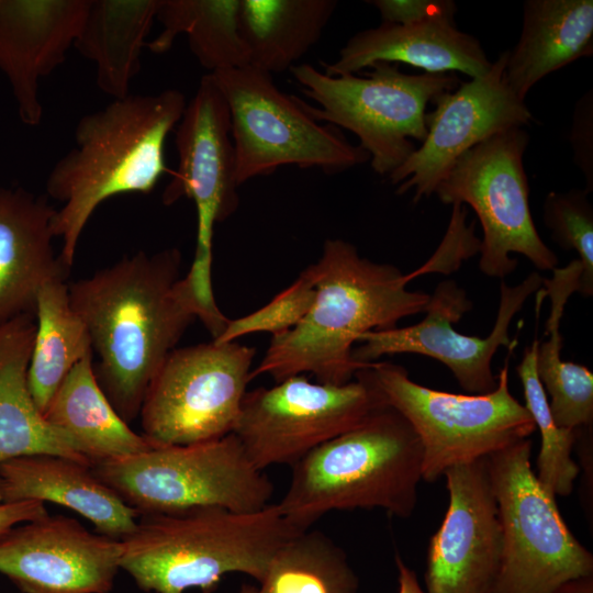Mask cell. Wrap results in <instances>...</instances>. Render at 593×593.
<instances>
[{
	"instance_id": "cell-1",
	"label": "cell",
	"mask_w": 593,
	"mask_h": 593,
	"mask_svg": "<svg viewBox=\"0 0 593 593\" xmlns=\"http://www.w3.org/2000/svg\"><path fill=\"white\" fill-rule=\"evenodd\" d=\"M177 248L139 251L68 286L97 362V380L127 424L189 325L203 313Z\"/></svg>"
},
{
	"instance_id": "cell-2",
	"label": "cell",
	"mask_w": 593,
	"mask_h": 593,
	"mask_svg": "<svg viewBox=\"0 0 593 593\" xmlns=\"http://www.w3.org/2000/svg\"><path fill=\"white\" fill-rule=\"evenodd\" d=\"M309 267L315 284L310 311L293 328L271 336L250 380L268 374L280 382L311 373L320 383H348L369 365L353 359L359 337L398 327L400 320L424 312L429 301L428 293L406 288L418 271L404 275L393 265L361 257L344 239L325 240L321 257Z\"/></svg>"
},
{
	"instance_id": "cell-3",
	"label": "cell",
	"mask_w": 593,
	"mask_h": 593,
	"mask_svg": "<svg viewBox=\"0 0 593 593\" xmlns=\"http://www.w3.org/2000/svg\"><path fill=\"white\" fill-rule=\"evenodd\" d=\"M187 103L175 89L128 94L79 120L76 146L54 165L46 180L47 197L63 203L56 210L53 232L61 238L59 259L67 268L102 202L118 194L149 193L163 175H170L166 139Z\"/></svg>"
},
{
	"instance_id": "cell-4",
	"label": "cell",
	"mask_w": 593,
	"mask_h": 593,
	"mask_svg": "<svg viewBox=\"0 0 593 593\" xmlns=\"http://www.w3.org/2000/svg\"><path fill=\"white\" fill-rule=\"evenodd\" d=\"M300 532L277 504L250 513L193 506L143 514L120 539V568L145 592L212 593L232 572L260 583L277 549Z\"/></svg>"
},
{
	"instance_id": "cell-5",
	"label": "cell",
	"mask_w": 593,
	"mask_h": 593,
	"mask_svg": "<svg viewBox=\"0 0 593 593\" xmlns=\"http://www.w3.org/2000/svg\"><path fill=\"white\" fill-rule=\"evenodd\" d=\"M291 468L290 485L277 505L298 530L332 511L382 508L407 518L423 480V448L410 423L385 405Z\"/></svg>"
},
{
	"instance_id": "cell-6",
	"label": "cell",
	"mask_w": 593,
	"mask_h": 593,
	"mask_svg": "<svg viewBox=\"0 0 593 593\" xmlns=\"http://www.w3.org/2000/svg\"><path fill=\"white\" fill-rule=\"evenodd\" d=\"M507 356L496 388L486 394L434 390L410 379L406 369L374 361L357 373L413 427L423 448V480L435 482L449 468L488 457L536 429L524 404L508 388Z\"/></svg>"
},
{
	"instance_id": "cell-7",
	"label": "cell",
	"mask_w": 593,
	"mask_h": 593,
	"mask_svg": "<svg viewBox=\"0 0 593 593\" xmlns=\"http://www.w3.org/2000/svg\"><path fill=\"white\" fill-rule=\"evenodd\" d=\"M94 474L139 515L219 506L239 513L262 510L271 480L248 459L238 438L158 445L91 465Z\"/></svg>"
},
{
	"instance_id": "cell-8",
	"label": "cell",
	"mask_w": 593,
	"mask_h": 593,
	"mask_svg": "<svg viewBox=\"0 0 593 593\" xmlns=\"http://www.w3.org/2000/svg\"><path fill=\"white\" fill-rule=\"evenodd\" d=\"M371 68L365 77L329 76L310 64L290 70L302 92L320 105L302 101L304 110L317 122L353 132L374 172L389 176L415 150L411 138L426 137L427 104L461 80L455 72L405 74L394 63Z\"/></svg>"
},
{
	"instance_id": "cell-9",
	"label": "cell",
	"mask_w": 593,
	"mask_h": 593,
	"mask_svg": "<svg viewBox=\"0 0 593 593\" xmlns=\"http://www.w3.org/2000/svg\"><path fill=\"white\" fill-rule=\"evenodd\" d=\"M529 438L489 458L503 533L502 559L490 593H553L593 575L592 553L573 536L533 471Z\"/></svg>"
},
{
	"instance_id": "cell-10",
	"label": "cell",
	"mask_w": 593,
	"mask_h": 593,
	"mask_svg": "<svg viewBox=\"0 0 593 593\" xmlns=\"http://www.w3.org/2000/svg\"><path fill=\"white\" fill-rule=\"evenodd\" d=\"M211 75L230 111L238 186L287 165L333 174L369 160L335 126L315 121L301 99L278 89L270 74L246 65Z\"/></svg>"
},
{
	"instance_id": "cell-11",
	"label": "cell",
	"mask_w": 593,
	"mask_h": 593,
	"mask_svg": "<svg viewBox=\"0 0 593 593\" xmlns=\"http://www.w3.org/2000/svg\"><path fill=\"white\" fill-rule=\"evenodd\" d=\"M529 136L523 127L493 135L463 153L435 189L447 204L471 206L482 226L479 268L503 279L517 267L512 253L538 270H553L557 255L544 243L529 208L523 156Z\"/></svg>"
},
{
	"instance_id": "cell-12",
	"label": "cell",
	"mask_w": 593,
	"mask_h": 593,
	"mask_svg": "<svg viewBox=\"0 0 593 593\" xmlns=\"http://www.w3.org/2000/svg\"><path fill=\"white\" fill-rule=\"evenodd\" d=\"M178 167L163 193L166 205L182 197L197 210V244L186 275L203 312L202 323L210 332L223 327L226 317L213 296L212 240L216 223L230 217L238 206L235 149L230 111L211 74L201 78L176 126Z\"/></svg>"
},
{
	"instance_id": "cell-13",
	"label": "cell",
	"mask_w": 593,
	"mask_h": 593,
	"mask_svg": "<svg viewBox=\"0 0 593 593\" xmlns=\"http://www.w3.org/2000/svg\"><path fill=\"white\" fill-rule=\"evenodd\" d=\"M255 355L237 342L175 348L145 394L142 434L160 445H186L233 433Z\"/></svg>"
},
{
	"instance_id": "cell-14",
	"label": "cell",
	"mask_w": 593,
	"mask_h": 593,
	"mask_svg": "<svg viewBox=\"0 0 593 593\" xmlns=\"http://www.w3.org/2000/svg\"><path fill=\"white\" fill-rule=\"evenodd\" d=\"M382 406L378 391L358 373L342 385L300 374L247 391L233 434L258 470L292 467Z\"/></svg>"
},
{
	"instance_id": "cell-15",
	"label": "cell",
	"mask_w": 593,
	"mask_h": 593,
	"mask_svg": "<svg viewBox=\"0 0 593 593\" xmlns=\"http://www.w3.org/2000/svg\"><path fill=\"white\" fill-rule=\"evenodd\" d=\"M544 277L530 272L521 283L500 284V303L495 323L484 337L463 335L452 327L473 304L466 291L452 280L441 281L425 309V317L417 324L362 334L361 344L353 349V359L359 363L377 361L382 356L417 354L444 363L459 385L470 394H486L497 384L492 360L503 346L515 348L510 337V325L525 301L542 287Z\"/></svg>"
},
{
	"instance_id": "cell-16",
	"label": "cell",
	"mask_w": 593,
	"mask_h": 593,
	"mask_svg": "<svg viewBox=\"0 0 593 593\" xmlns=\"http://www.w3.org/2000/svg\"><path fill=\"white\" fill-rule=\"evenodd\" d=\"M508 51L492 63L480 77L461 81L433 101L426 113L427 134L422 145L389 175L399 184L398 194L414 191L413 202L435 192L455 161L467 150L495 134L523 127L534 121L533 114L507 86L504 68Z\"/></svg>"
},
{
	"instance_id": "cell-17",
	"label": "cell",
	"mask_w": 593,
	"mask_h": 593,
	"mask_svg": "<svg viewBox=\"0 0 593 593\" xmlns=\"http://www.w3.org/2000/svg\"><path fill=\"white\" fill-rule=\"evenodd\" d=\"M488 457L444 473L449 505L429 540L426 593H490L495 583L503 533Z\"/></svg>"
},
{
	"instance_id": "cell-18",
	"label": "cell",
	"mask_w": 593,
	"mask_h": 593,
	"mask_svg": "<svg viewBox=\"0 0 593 593\" xmlns=\"http://www.w3.org/2000/svg\"><path fill=\"white\" fill-rule=\"evenodd\" d=\"M120 558V540L64 515L47 514L0 537V573L24 593H109Z\"/></svg>"
},
{
	"instance_id": "cell-19",
	"label": "cell",
	"mask_w": 593,
	"mask_h": 593,
	"mask_svg": "<svg viewBox=\"0 0 593 593\" xmlns=\"http://www.w3.org/2000/svg\"><path fill=\"white\" fill-rule=\"evenodd\" d=\"M90 0H0V69L16 102L20 120L37 126L43 118L41 78L66 58Z\"/></svg>"
},
{
	"instance_id": "cell-20",
	"label": "cell",
	"mask_w": 593,
	"mask_h": 593,
	"mask_svg": "<svg viewBox=\"0 0 593 593\" xmlns=\"http://www.w3.org/2000/svg\"><path fill=\"white\" fill-rule=\"evenodd\" d=\"M377 63H404L425 72L459 71L475 78L492 63L474 36L457 29L455 20L432 18L410 24L382 22L351 36L325 74H356Z\"/></svg>"
},
{
	"instance_id": "cell-21",
	"label": "cell",
	"mask_w": 593,
	"mask_h": 593,
	"mask_svg": "<svg viewBox=\"0 0 593 593\" xmlns=\"http://www.w3.org/2000/svg\"><path fill=\"white\" fill-rule=\"evenodd\" d=\"M55 213L47 195L0 187V323L35 315L40 289L65 279L69 268L53 247Z\"/></svg>"
},
{
	"instance_id": "cell-22",
	"label": "cell",
	"mask_w": 593,
	"mask_h": 593,
	"mask_svg": "<svg viewBox=\"0 0 593 593\" xmlns=\"http://www.w3.org/2000/svg\"><path fill=\"white\" fill-rule=\"evenodd\" d=\"M0 501L63 505L87 518L97 533L118 540L134 529L139 517L94 474L90 465L53 454L1 463Z\"/></svg>"
},
{
	"instance_id": "cell-23",
	"label": "cell",
	"mask_w": 593,
	"mask_h": 593,
	"mask_svg": "<svg viewBox=\"0 0 593 593\" xmlns=\"http://www.w3.org/2000/svg\"><path fill=\"white\" fill-rule=\"evenodd\" d=\"M35 329L34 314L0 323V465L53 454L91 466L71 438L46 422L32 398L27 370Z\"/></svg>"
},
{
	"instance_id": "cell-24",
	"label": "cell",
	"mask_w": 593,
	"mask_h": 593,
	"mask_svg": "<svg viewBox=\"0 0 593 593\" xmlns=\"http://www.w3.org/2000/svg\"><path fill=\"white\" fill-rule=\"evenodd\" d=\"M593 54L592 0H527L504 78L522 100L544 77Z\"/></svg>"
},
{
	"instance_id": "cell-25",
	"label": "cell",
	"mask_w": 593,
	"mask_h": 593,
	"mask_svg": "<svg viewBox=\"0 0 593 593\" xmlns=\"http://www.w3.org/2000/svg\"><path fill=\"white\" fill-rule=\"evenodd\" d=\"M43 416L71 438L91 465L160 445L134 432L118 414L97 380L92 353L68 372Z\"/></svg>"
},
{
	"instance_id": "cell-26",
	"label": "cell",
	"mask_w": 593,
	"mask_h": 593,
	"mask_svg": "<svg viewBox=\"0 0 593 593\" xmlns=\"http://www.w3.org/2000/svg\"><path fill=\"white\" fill-rule=\"evenodd\" d=\"M161 0H90L74 46L97 66V85L114 99L128 96L141 52Z\"/></svg>"
},
{
	"instance_id": "cell-27",
	"label": "cell",
	"mask_w": 593,
	"mask_h": 593,
	"mask_svg": "<svg viewBox=\"0 0 593 593\" xmlns=\"http://www.w3.org/2000/svg\"><path fill=\"white\" fill-rule=\"evenodd\" d=\"M335 0H238L249 65L272 75L294 66L321 38Z\"/></svg>"
},
{
	"instance_id": "cell-28",
	"label": "cell",
	"mask_w": 593,
	"mask_h": 593,
	"mask_svg": "<svg viewBox=\"0 0 593 593\" xmlns=\"http://www.w3.org/2000/svg\"><path fill=\"white\" fill-rule=\"evenodd\" d=\"M581 273V264L574 259L563 268H555L551 279L544 278L545 294L551 300L546 324L549 338L539 343L536 357L537 374L550 398L551 415L559 427L571 430L593 425V373L585 366L561 357V318L568 299L579 292Z\"/></svg>"
},
{
	"instance_id": "cell-29",
	"label": "cell",
	"mask_w": 593,
	"mask_h": 593,
	"mask_svg": "<svg viewBox=\"0 0 593 593\" xmlns=\"http://www.w3.org/2000/svg\"><path fill=\"white\" fill-rule=\"evenodd\" d=\"M35 323L27 382L43 414L68 372L92 348L88 329L71 306L65 279H54L40 289Z\"/></svg>"
},
{
	"instance_id": "cell-30",
	"label": "cell",
	"mask_w": 593,
	"mask_h": 593,
	"mask_svg": "<svg viewBox=\"0 0 593 593\" xmlns=\"http://www.w3.org/2000/svg\"><path fill=\"white\" fill-rule=\"evenodd\" d=\"M156 19L159 35L150 52H167L186 34L193 55L210 74L249 65L248 49L238 30V0H161Z\"/></svg>"
},
{
	"instance_id": "cell-31",
	"label": "cell",
	"mask_w": 593,
	"mask_h": 593,
	"mask_svg": "<svg viewBox=\"0 0 593 593\" xmlns=\"http://www.w3.org/2000/svg\"><path fill=\"white\" fill-rule=\"evenodd\" d=\"M345 551L318 530L296 533L272 556L259 593H357Z\"/></svg>"
},
{
	"instance_id": "cell-32",
	"label": "cell",
	"mask_w": 593,
	"mask_h": 593,
	"mask_svg": "<svg viewBox=\"0 0 593 593\" xmlns=\"http://www.w3.org/2000/svg\"><path fill=\"white\" fill-rule=\"evenodd\" d=\"M539 343L536 338L524 349L516 371L524 391V405L541 436L536 477L552 495L568 496L572 493L574 481L580 473V467L571 456L575 444V433L559 427L551 415L548 396L536 370Z\"/></svg>"
},
{
	"instance_id": "cell-33",
	"label": "cell",
	"mask_w": 593,
	"mask_h": 593,
	"mask_svg": "<svg viewBox=\"0 0 593 593\" xmlns=\"http://www.w3.org/2000/svg\"><path fill=\"white\" fill-rule=\"evenodd\" d=\"M589 191L549 192L544 201V223L563 250L578 253L582 266L579 293L593 295V208Z\"/></svg>"
},
{
	"instance_id": "cell-34",
	"label": "cell",
	"mask_w": 593,
	"mask_h": 593,
	"mask_svg": "<svg viewBox=\"0 0 593 593\" xmlns=\"http://www.w3.org/2000/svg\"><path fill=\"white\" fill-rule=\"evenodd\" d=\"M314 298V279L307 266L292 284L269 303L243 317L228 320L223 332L213 340L224 344L253 333H270L273 336L289 331L304 318Z\"/></svg>"
},
{
	"instance_id": "cell-35",
	"label": "cell",
	"mask_w": 593,
	"mask_h": 593,
	"mask_svg": "<svg viewBox=\"0 0 593 593\" xmlns=\"http://www.w3.org/2000/svg\"><path fill=\"white\" fill-rule=\"evenodd\" d=\"M570 144L573 160L585 178L589 192L593 190V92L586 91L574 107Z\"/></svg>"
},
{
	"instance_id": "cell-36",
	"label": "cell",
	"mask_w": 593,
	"mask_h": 593,
	"mask_svg": "<svg viewBox=\"0 0 593 593\" xmlns=\"http://www.w3.org/2000/svg\"><path fill=\"white\" fill-rule=\"evenodd\" d=\"M382 21L394 24H410L432 18L454 19L457 7L450 0H372Z\"/></svg>"
},
{
	"instance_id": "cell-37",
	"label": "cell",
	"mask_w": 593,
	"mask_h": 593,
	"mask_svg": "<svg viewBox=\"0 0 593 593\" xmlns=\"http://www.w3.org/2000/svg\"><path fill=\"white\" fill-rule=\"evenodd\" d=\"M47 514L45 503L40 501L1 502L0 537L19 524L41 518Z\"/></svg>"
},
{
	"instance_id": "cell-38",
	"label": "cell",
	"mask_w": 593,
	"mask_h": 593,
	"mask_svg": "<svg viewBox=\"0 0 593 593\" xmlns=\"http://www.w3.org/2000/svg\"><path fill=\"white\" fill-rule=\"evenodd\" d=\"M592 425L580 427L574 429L575 444L579 457L581 459V467L583 468V489H582V503L586 514L592 515Z\"/></svg>"
},
{
	"instance_id": "cell-39",
	"label": "cell",
	"mask_w": 593,
	"mask_h": 593,
	"mask_svg": "<svg viewBox=\"0 0 593 593\" xmlns=\"http://www.w3.org/2000/svg\"><path fill=\"white\" fill-rule=\"evenodd\" d=\"M395 564L399 583L396 593H426L421 588L415 571L409 568L399 555L395 556Z\"/></svg>"
},
{
	"instance_id": "cell-40",
	"label": "cell",
	"mask_w": 593,
	"mask_h": 593,
	"mask_svg": "<svg viewBox=\"0 0 593 593\" xmlns=\"http://www.w3.org/2000/svg\"><path fill=\"white\" fill-rule=\"evenodd\" d=\"M553 593H593V575L570 580Z\"/></svg>"
},
{
	"instance_id": "cell-41",
	"label": "cell",
	"mask_w": 593,
	"mask_h": 593,
	"mask_svg": "<svg viewBox=\"0 0 593 593\" xmlns=\"http://www.w3.org/2000/svg\"><path fill=\"white\" fill-rule=\"evenodd\" d=\"M239 593H259V591L258 588L248 583H244L240 586Z\"/></svg>"
},
{
	"instance_id": "cell-42",
	"label": "cell",
	"mask_w": 593,
	"mask_h": 593,
	"mask_svg": "<svg viewBox=\"0 0 593 593\" xmlns=\"http://www.w3.org/2000/svg\"><path fill=\"white\" fill-rule=\"evenodd\" d=\"M0 503H1V501H0Z\"/></svg>"
}]
</instances>
